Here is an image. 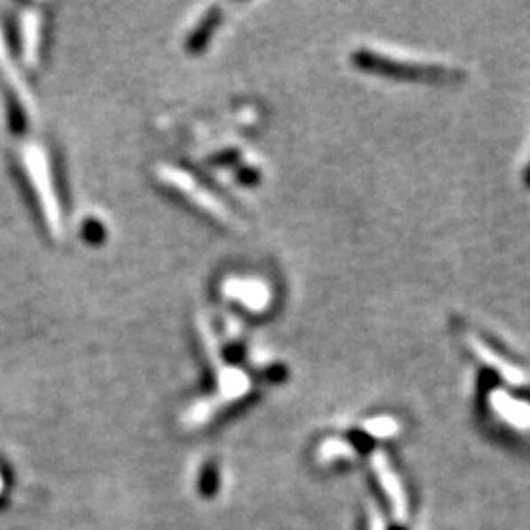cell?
Segmentation results:
<instances>
[{"instance_id":"4","label":"cell","mask_w":530,"mask_h":530,"mask_svg":"<svg viewBox=\"0 0 530 530\" xmlns=\"http://www.w3.org/2000/svg\"><path fill=\"white\" fill-rule=\"evenodd\" d=\"M222 295L234 301L241 309L254 314H262L272 305V289L262 279L256 277H228L222 281Z\"/></svg>"},{"instance_id":"8","label":"cell","mask_w":530,"mask_h":530,"mask_svg":"<svg viewBox=\"0 0 530 530\" xmlns=\"http://www.w3.org/2000/svg\"><path fill=\"white\" fill-rule=\"evenodd\" d=\"M528 183H530V173H528Z\"/></svg>"},{"instance_id":"7","label":"cell","mask_w":530,"mask_h":530,"mask_svg":"<svg viewBox=\"0 0 530 530\" xmlns=\"http://www.w3.org/2000/svg\"><path fill=\"white\" fill-rule=\"evenodd\" d=\"M217 22H218V14H215V12L204 14V20L197 28H194V30L189 36V40H187L189 51H199L202 45L207 44L209 36L212 34V30H215Z\"/></svg>"},{"instance_id":"1","label":"cell","mask_w":530,"mask_h":530,"mask_svg":"<svg viewBox=\"0 0 530 530\" xmlns=\"http://www.w3.org/2000/svg\"><path fill=\"white\" fill-rule=\"evenodd\" d=\"M155 179L162 185H165L167 189H171L173 193L179 194V197H183L187 202H191L194 209L202 212V215L215 218L222 226L238 228V220L234 217V212H232L226 207V202H222L215 193L204 187L197 177L189 175L187 171L179 170V167L175 165L163 163L155 167Z\"/></svg>"},{"instance_id":"6","label":"cell","mask_w":530,"mask_h":530,"mask_svg":"<svg viewBox=\"0 0 530 530\" xmlns=\"http://www.w3.org/2000/svg\"><path fill=\"white\" fill-rule=\"evenodd\" d=\"M42 38V18L38 11H28L22 14V51L24 59L34 65L38 61Z\"/></svg>"},{"instance_id":"2","label":"cell","mask_w":530,"mask_h":530,"mask_svg":"<svg viewBox=\"0 0 530 530\" xmlns=\"http://www.w3.org/2000/svg\"><path fill=\"white\" fill-rule=\"evenodd\" d=\"M22 162L26 167L28 179H30V185L36 193V199H38L45 225H48L53 236H61L63 217L58 193H55L53 187L48 154H45L44 147L38 144L26 146L22 152Z\"/></svg>"},{"instance_id":"5","label":"cell","mask_w":530,"mask_h":530,"mask_svg":"<svg viewBox=\"0 0 530 530\" xmlns=\"http://www.w3.org/2000/svg\"><path fill=\"white\" fill-rule=\"evenodd\" d=\"M0 71H3L4 79L8 81V85L14 91V95L20 102V107H24V113H34V102L30 97V91H28L26 83L22 79L20 73L14 67V63L11 59V53L6 50V44L3 40V34H0Z\"/></svg>"},{"instance_id":"3","label":"cell","mask_w":530,"mask_h":530,"mask_svg":"<svg viewBox=\"0 0 530 530\" xmlns=\"http://www.w3.org/2000/svg\"><path fill=\"white\" fill-rule=\"evenodd\" d=\"M353 61H356L360 67H364L368 71L385 73V75H401V77H413V79H424V81H446L450 77L452 79L458 77V73L455 71H448L444 67H436V65H424L416 61L411 63L376 48H360L356 53H353Z\"/></svg>"}]
</instances>
